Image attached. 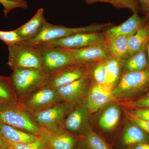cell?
<instances>
[{"instance_id": "6da1fadb", "label": "cell", "mask_w": 149, "mask_h": 149, "mask_svg": "<svg viewBox=\"0 0 149 149\" xmlns=\"http://www.w3.org/2000/svg\"><path fill=\"white\" fill-rule=\"evenodd\" d=\"M149 91V67L142 71L123 73L112 90L118 102L134 100Z\"/></svg>"}, {"instance_id": "7a4b0ae2", "label": "cell", "mask_w": 149, "mask_h": 149, "mask_svg": "<svg viewBox=\"0 0 149 149\" xmlns=\"http://www.w3.org/2000/svg\"><path fill=\"white\" fill-rule=\"evenodd\" d=\"M0 123L10 125L39 137L46 130L37 122L34 114L18 103L2 104L0 106Z\"/></svg>"}, {"instance_id": "3957f363", "label": "cell", "mask_w": 149, "mask_h": 149, "mask_svg": "<svg viewBox=\"0 0 149 149\" xmlns=\"http://www.w3.org/2000/svg\"><path fill=\"white\" fill-rule=\"evenodd\" d=\"M49 74L43 68L14 70L9 77L18 102L45 86Z\"/></svg>"}, {"instance_id": "277c9868", "label": "cell", "mask_w": 149, "mask_h": 149, "mask_svg": "<svg viewBox=\"0 0 149 149\" xmlns=\"http://www.w3.org/2000/svg\"><path fill=\"white\" fill-rule=\"evenodd\" d=\"M110 25V23H104L72 28L54 25L49 23L46 20L42 29L36 37L30 40L22 41L20 42L30 45L43 44L78 33L101 32Z\"/></svg>"}, {"instance_id": "5b68a950", "label": "cell", "mask_w": 149, "mask_h": 149, "mask_svg": "<svg viewBox=\"0 0 149 149\" xmlns=\"http://www.w3.org/2000/svg\"><path fill=\"white\" fill-rule=\"evenodd\" d=\"M122 106L117 102L107 104L100 110L98 118L99 134L113 147L118 136L122 116Z\"/></svg>"}, {"instance_id": "8992f818", "label": "cell", "mask_w": 149, "mask_h": 149, "mask_svg": "<svg viewBox=\"0 0 149 149\" xmlns=\"http://www.w3.org/2000/svg\"><path fill=\"white\" fill-rule=\"evenodd\" d=\"M8 64L13 70L19 68H43L41 54L32 45L20 42L8 46Z\"/></svg>"}, {"instance_id": "52a82bcc", "label": "cell", "mask_w": 149, "mask_h": 149, "mask_svg": "<svg viewBox=\"0 0 149 149\" xmlns=\"http://www.w3.org/2000/svg\"><path fill=\"white\" fill-rule=\"evenodd\" d=\"M63 102L56 90L45 86L26 96L18 104L34 115Z\"/></svg>"}, {"instance_id": "ba28073f", "label": "cell", "mask_w": 149, "mask_h": 149, "mask_svg": "<svg viewBox=\"0 0 149 149\" xmlns=\"http://www.w3.org/2000/svg\"><path fill=\"white\" fill-rule=\"evenodd\" d=\"M73 107L70 104L63 102L34 115L37 122L44 129L49 132L57 133L65 130V120Z\"/></svg>"}, {"instance_id": "9c48e42d", "label": "cell", "mask_w": 149, "mask_h": 149, "mask_svg": "<svg viewBox=\"0 0 149 149\" xmlns=\"http://www.w3.org/2000/svg\"><path fill=\"white\" fill-rule=\"evenodd\" d=\"M91 115L86 100L73 107L65 120L64 129L74 136L84 138L93 129Z\"/></svg>"}, {"instance_id": "30bf717a", "label": "cell", "mask_w": 149, "mask_h": 149, "mask_svg": "<svg viewBox=\"0 0 149 149\" xmlns=\"http://www.w3.org/2000/svg\"><path fill=\"white\" fill-rule=\"evenodd\" d=\"M32 45L40 51L42 68L49 74L68 65L76 63L63 48L44 44Z\"/></svg>"}, {"instance_id": "8fae6325", "label": "cell", "mask_w": 149, "mask_h": 149, "mask_svg": "<svg viewBox=\"0 0 149 149\" xmlns=\"http://www.w3.org/2000/svg\"><path fill=\"white\" fill-rule=\"evenodd\" d=\"M87 64L73 63L49 73L45 86L57 90L88 74Z\"/></svg>"}, {"instance_id": "7c38bea8", "label": "cell", "mask_w": 149, "mask_h": 149, "mask_svg": "<svg viewBox=\"0 0 149 149\" xmlns=\"http://www.w3.org/2000/svg\"><path fill=\"white\" fill-rule=\"evenodd\" d=\"M105 42L106 38L104 33L100 32L78 33L41 44L67 49H78Z\"/></svg>"}, {"instance_id": "4fadbf2b", "label": "cell", "mask_w": 149, "mask_h": 149, "mask_svg": "<svg viewBox=\"0 0 149 149\" xmlns=\"http://www.w3.org/2000/svg\"><path fill=\"white\" fill-rule=\"evenodd\" d=\"M91 84L92 80L88 74L56 90L63 101L74 107L87 99Z\"/></svg>"}, {"instance_id": "5bb4252c", "label": "cell", "mask_w": 149, "mask_h": 149, "mask_svg": "<svg viewBox=\"0 0 149 149\" xmlns=\"http://www.w3.org/2000/svg\"><path fill=\"white\" fill-rule=\"evenodd\" d=\"M63 48L76 63L80 64H87L101 61L111 56L106 42L80 49Z\"/></svg>"}, {"instance_id": "9a60e30c", "label": "cell", "mask_w": 149, "mask_h": 149, "mask_svg": "<svg viewBox=\"0 0 149 149\" xmlns=\"http://www.w3.org/2000/svg\"><path fill=\"white\" fill-rule=\"evenodd\" d=\"M113 89L108 84L92 82L86 99L87 107L91 114L99 111L107 104L117 102L112 93Z\"/></svg>"}, {"instance_id": "2e32d148", "label": "cell", "mask_w": 149, "mask_h": 149, "mask_svg": "<svg viewBox=\"0 0 149 149\" xmlns=\"http://www.w3.org/2000/svg\"><path fill=\"white\" fill-rule=\"evenodd\" d=\"M115 142L114 149H130L138 144L149 142V135L128 120Z\"/></svg>"}, {"instance_id": "e0dca14e", "label": "cell", "mask_w": 149, "mask_h": 149, "mask_svg": "<svg viewBox=\"0 0 149 149\" xmlns=\"http://www.w3.org/2000/svg\"><path fill=\"white\" fill-rule=\"evenodd\" d=\"M40 137L47 142L49 149H74L79 141L84 139L65 130L57 133L46 130Z\"/></svg>"}, {"instance_id": "ac0fdd59", "label": "cell", "mask_w": 149, "mask_h": 149, "mask_svg": "<svg viewBox=\"0 0 149 149\" xmlns=\"http://www.w3.org/2000/svg\"><path fill=\"white\" fill-rule=\"evenodd\" d=\"M143 22L139 14L134 13L121 24L110 27L104 32L106 41L117 36H132L143 26Z\"/></svg>"}, {"instance_id": "d6986e66", "label": "cell", "mask_w": 149, "mask_h": 149, "mask_svg": "<svg viewBox=\"0 0 149 149\" xmlns=\"http://www.w3.org/2000/svg\"><path fill=\"white\" fill-rule=\"evenodd\" d=\"M44 13V8H39L29 21L15 29L22 41L33 39L40 33L46 20Z\"/></svg>"}, {"instance_id": "ffe728a7", "label": "cell", "mask_w": 149, "mask_h": 149, "mask_svg": "<svg viewBox=\"0 0 149 149\" xmlns=\"http://www.w3.org/2000/svg\"><path fill=\"white\" fill-rule=\"evenodd\" d=\"M0 134L10 143H28L35 142L40 138L2 123H0Z\"/></svg>"}, {"instance_id": "44dd1931", "label": "cell", "mask_w": 149, "mask_h": 149, "mask_svg": "<svg viewBox=\"0 0 149 149\" xmlns=\"http://www.w3.org/2000/svg\"><path fill=\"white\" fill-rule=\"evenodd\" d=\"M149 67L146 48L123 60V73L143 70Z\"/></svg>"}, {"instance_id": "7402d4cb", "label": "cell", "mask_w": 149, "mask_h": 149, "mask_svg": "<svg viewBox=\"0 0 149 149\" xmlns=\"http://www.w3.org/2000/svg\"><path fill=\"white\" fill-rule=\"evenodd\" d=\"M128 36H120L113 37L106 41L112 56L124 60L129 56Z\"/></svg>"}, {"instance_id": "603a6c76", "label": "cell", "mask_w": 149, "mask_h": 149, "mask_svg": "<svg viewBox=\"0 0 149 149\" xmlns=\"http://www.w3.org/2000/svg\"><path fill=\"white\" fill-rule=\"evenodd\" d=\"M107 70V83L112 89L119 82L123 69V60L111 56L105 60Z\"/></svg>"}, {"instance_id": "cb8c5ba5", "label": "cell", "mask_w": 149, "mask_h": 149, "mask_svg": "<svg viewBox=\"0 0 149 149\" xmlns=\"http://www.w3.org/2000/svg\"><path fill=\"white\" fill-rule=\"evenodd\" d=\"M149 40V23L143 25L134 35L128 37L129 56L145 47Z\"/></svg>"}, {"instance_id": "d4e9b609", "label": "cell", "mask_w": 149, "mask_h": 149, "mask_svg": "<svg viewBox=\"0 0 149 149\" xmlns=\"http://www.w3.org/2000/svg\"><path fill=\"white\" fill-rule=\"evenodd\" d=\"M0 103L8 104L18 103V99L9 76L0 75Z\"/></svg>"}, {"instance_id": "484cf974", "label": "cell", "mask_w": 149, "mask_h": 149, "mask_svg": "<svg viewBox=\"0 0 149 149\" xmlns=\"http://www.w3.org/2000/svg\"><path fill=\"white\" fill-rule=\"evenodd\" d=\"M88 74L92 82L98 84H107V70L105 60L87 64Z\"/></svg>"}, {"instance_id": "4316f807", "label": "cell", "mask_w": 149, "mask_h": 149, "mask_svg": "<svg viewBox=\"0 0 149 149\" xmlns=\"http://www.w3.org/2000/svg\"><path fill=\"white\" fill-rule=\"evenodd\" d=\"M84 140L90 149H114L112 145L93 129L85 135Z\"/></svg>"}, {"instance_id": "83f0119b", "label": "cell", "mask_w": 149, "mask_h": 149, "mask_svg": "<svg viewBox=\"0 0 149 149\" xmlns=\"http://www.w3.org/2000/svg\"><path fill=\"white\" fill-rule=\"evenodd\" d=\"M11 149H48V144L45 140L40 137L35 142L28 143H10Z\"/></svg>"}, {"instance_id": "f1b7e54d", "label": "cell", "mask_w": 149, "mask_h": 149, "mask_svg": "<svg viewBox=\"0 0 149 149\" xmlns=\"http://www.w3.org/2000/svg\"><path fill=\"white\" fill-rule=\"evenodd\" d=\"M126 109L149 108V92L141 97L125 102H118Z\"/></svg>"}, {"instance_id": "f546056e", "label": "cell", "mask_w": 149, "mask_h": 149, "mask_svg": "<svg viewBox=\"0 0 149 149\" xmlns=\"http://www.w3.org/2000/svg\"><path fill=\"white\" fill-rule=\"evenodd\" d=\"M111 4L116 8H127L130 10L133 13H138L139 3L136 0H109Z\"/></svg>"}, {"instance_id": "4dcf8cb0", "label": "cell", "mask_w": 149, "mask_h": 149, "mask_svg": "<svg viewBox=\"0 0 149 149\" xmlns=\"http://www.w3.org/2000/svg\"><path fill=\"white\" fill-rule=\"evenodd\" d=\"M0 40L8 46L17 44L22 41L15 29L9 31L0 30Z\"/></svg>"}, {"instance_id": "1f68e13d", "label": "cell", "mask_w": 149, "mask_h": 149, "mask_svg": "<svg viewBox=\"0 0 149 149\" xmlns=\"http://www.w3.org/2000/svg\"><path fill=\"white\" fill-rule=\"evenodd\" d=\"M123 109V112L128 120L133 122L149 135V120H144L136 117L124 108Z\"/></svg>"}, {"instance_id": "d6a6232c", "label": "cell", "mask_w": 149, "mask_h": 149, "mask_svg": "<svg viewBox=\"0 0 149 149\" xmlns=\"http://www.w3.org/2000/svg\"><path fill=\"white\" fill-rule=\"evenodd\" d=\"M0 3L4 7V13L7 16L10 11L15 8H26L27 7V3H22L10 1L8 0H0Z\"/></svg>"}, {"instance_id": "836d02e7", "label": "cell", "mask_w": 149, "mask_h": 149, "mask_svg": "<svg viewBox=\"0 0 149 149\" xmlns=\"http://www.w3.org/2000/svg\"><path fill=\"white\" fill-rule=\"evenodd\" d=\"M126 109L128 111L130 112V113L134 115L136 117L141 119H144V120H149V108Z\"/></svg>"}, {"instance_id": "e575fe53", "label": "cell", "mask_w": 149, "mask_h": 149, "mask_svg": "<svg viewBox=\"0 0 149 149\" xmlns=\"http://www.w3.org/2000/svg\"><path fill=\"white\" fill-rule=\"evenodd\" d=\"M10 147L11 145L10 143L0 134V149H8Z\"/></svg>"}, {"instance_id": "d590c367", "label": "cell", "mask_w": 149, "mask_h": 149, "mask_svg": "<svg viewBox=\"0 0 149 149\" xmlns=\"http://www.w3.org/2000/svg\"><path fill=\"white\" fill-rule=\"evenodd\" d=\"M130 149H149V142L136 145Z\"/></svg>"}, {"instance_id": "8d00e7d4", "label": "cell", "mask_w": 149, "mask_h": 149, "mask_svg": "<svg viewBox=\"0 0 149 149\" xmlns=\"http://www.w3.org/2000/svg\"><path fill=\"white\" fill-rule=\"evenodd\" d=\"M136 1L141 4L142 10L146 12L147 6L149 2V0H136Z\"/></svg>"}, {"instance_id": "74e56055", "label": "cell", "mask_w": 149, "mask_h": 149, "mask_svg": "<svg viewBox=\"0 0 149 149\" xmlns=\"http://www.w3.org/2000/svg\"><path fill=\"white\" fill-rule=\"evenodd\" d=\"M79 145L77 146H78L77 147H76L74 149H90L85 144L84 139L80 140V142H79Z\"/></svg>"}, {"instance_id": "f35d334b", "label": "cell", "mask_w": 149, "mask_h": 149, "mask_svg": "<svg viewBox=\"0 0 149 149\" xmlns=\"http://www.w3.org/2000/svg\"><path fill=\"white\" fill-rule=\"evenodd\" d=\"M88 4H92L95 3L100 2L109 3V0H84Z\"/></svg>"}, {"instance_id": "ab89813d", "label": "cell", "mask_w": 149, "mask_h": 149, "mask_svg": "<svg viewBox=\"0 0 149 149\" xmlns=\"http://www.w3.org/2000/svg\"><path fill=\"white\" fill-rule=\"evenodd\" d=\"M146 52L147 58H148V66L149 67V40L148 43H147L146 47Z\"/></svg>"}, {"instance_id": "60d3db41", "label": "cell", "mask_w": 149, "mask_h": 149, "mask_svg": "<svg viewBox=\"0 0 149 149\" xmlns=\"http://www.w3.org/2000/svg\"><path fill=\"white\" fill-rule=\"evenodd\" d=\"M8 1H10L15 2L22 3H27V2H26L25 0H8Z\"/></svg>"}, {"instance_id": "b9f144b4", "label": "cell", "mask_w": 149, "mask_h": 149, "mask_svg": "<svg viewBox=\"0 0 149 149\" xmlns=\"http://www.w3.org/2000/svg\"><path fill=\"white\" fill-rule=\"evenodd\" d=\"M146 13L147 14V15L149 16V3L148 6H147V9L146 10Z\"/></svg>"}, {"instance_id": "7bdbcfd3", "label": "cell", "mask_w": 149, "mask_h": 149, "mask_svg": "<svg viewBox=\"0 0 149 149\" xmlns=\"http://www.w3.org/2000/svg\"><path fill=\"white\" fill-rule=\"evenodd\" d=\"M2 104H1V103H0V106H1V105Z\"/></svg>"}, {"instance_id": "ee69618b", "label": "cell", "mask_w": 149, "mask_h": 149, "mask_svg": "<svg viewBox=\"0 0 149 149\" xmlns=\"http://www.w3.org/2000/svg\"><path fill=\"white\" fill-rule=\"evenodd\" d=\"M8 149H11V147L10 148H8Z\"/></svg>"}, {"instance_id": "f6af8a7d", "label": "cell", "mask_w": 149, "mask_h": 149, "mask_svg": "<svg viewBox=\"0 0 149 149\" xmlns=\"http://www.w3.org/2000/svg\"></svg>"}, {"instance_id": "bcb514c9", "label": "cell", "mask_w": 149, "mask_h": 149, "mask_svg": "<svg viewBox=\"0 0 149 149\" xmlns=\"http://www.w3.org/2000/svg\"></svg>"}, {"instance_id": "7dc6e473", "label": "cell", "mask_w": 149, "mask_h": 149, "mask_svg": "<svg viewBox=\"0 0 149 149\" xmlns=\"http://www.w3.org/2000/svg\"></svg>"}]
</instances>
